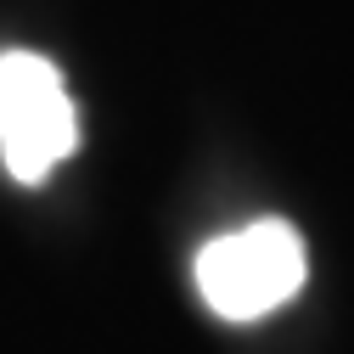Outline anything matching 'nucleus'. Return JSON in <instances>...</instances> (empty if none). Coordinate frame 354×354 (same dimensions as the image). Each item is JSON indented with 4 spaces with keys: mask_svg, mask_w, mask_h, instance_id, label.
Here are the masks:
<instances>
[{
    "mask_svg": "<svg viewBox=\"0 0 354 354\" xmlns=\"http://www.w3.org/2000/svg\"><path fill=\"white\" fill-rule=\"evenodd\" d=\"M304 281L309 253L287 219H253L197 253V292L219 321H264L281 304H292Z\"/></svg>",
    "mask_w": 354,
    "mask_h": 354,
    "instance_id": "nucleus-1",
    "label": "nucleus"
},
{
    "mask_svg": "<svg viewBox=\"0 0 354 354\" xmlns=\"http://www.w3.org/2000/svg\"><path fill=\"white\" fill-rule=\"evenodd\" d=\"M79 152V107L68 79L39 51H0V163L17 186L51 180Z\"/></svg>",
    "mask_w": 354,
    "mask_h": 354,
    "instance_id": "nucleus-2",
    "label": "nucleus"
}]
</instances>
